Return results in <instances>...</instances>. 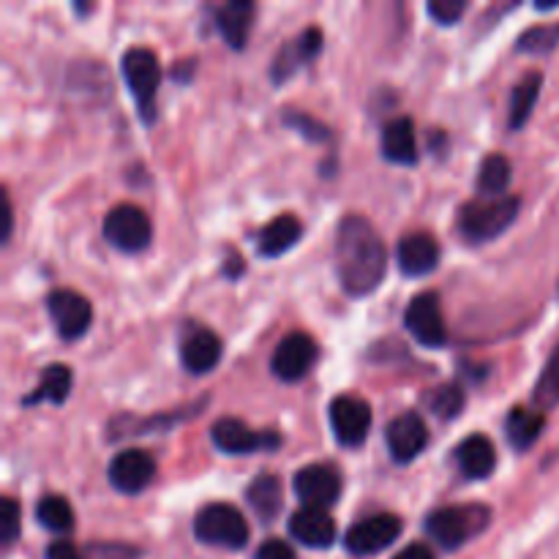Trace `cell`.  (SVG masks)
I'll return each instance as SVG.
<instances>
[{"instance_id":"1","label":"cell","mask_w":559,"mask_h":559,"mask_svg":"<svg viewBox=\"0 0 559 559\" xmlns=\"http://www.w3.org/2000/svg\"><path fill=\"white\" fill-rule=\"evenodd\" d=\"M336 260L338 282L344 293L353 298L374 293L388 271V249L380 233L364 216H344L336 229Z\"/></svg>"},{"instance_id":"2","label":"cell","mask_w":559,"mask_h":559,"mask_svg":"<svg viewBox=\"0 0 559 559\" xmlns=\"http://www.w3.org/2000/svg\"><path fill=\"white\" fill-rule=\"evenodd\" d=\"M519 207V197H475L459 207L456 227L469 243H489L516 222Z\"/></svg>"},{"instance_id":"3","label":"cell","mask_w":559,"mask_h":559,"mask_svg":"<svg viewBox=\"0 0 559 559\" xmlns=\"http://www.w3.org/2000/svg\"><path fill=\"white\" fill-rule=\"evenodd\" d=\"M489 508L484 506H462V508H440V511L426 516V533L437 546L448 551L462 549L467 540L484 533L489 527Z\"/></svg>"},{"instance_id":"4","label":"cell","mask_w":559,"mask_h":559,"mask_svg":"<svg viewBox=\"0 0 559 559\" xmlns=\"http://www.w3.org/2000/svg\"><path fill=\"white\" fill-rule=\"evenodd\" d=\"M194 535L207 546L238 551L249 544V524L235 506L211 502L194 516Z\"/></svg>"},{"instance_id":"5","label":"cell","mask_w":559,"mask_h":559,"mask_svg":"<svg viewBox=\"0 0 559 559\" xmlns=\"http://www.w3.org/2000/svg\"><path fill=\"white\" fill-rule=\"evenodd\" d=\"M102 233L109 246H115L118 251H126V254H136V251L151 246L153 224L140 205L123 202V205H115L104 216Z\"/></svg>"},{"instance_id":"6","label":"cell","mask_w":559,"mask_h":559,"mask_svg":"<svg viewBox=\"0 0 559 559\" xmlns=\"http://www.w3.org/2000/svg\"><path fill=\"white\" fill-rule=\"evenodd\" d=\"M120 74H123L126 85H129L142 118L151 120V107L153 102H156L158 82H162V66H158V58L145 47L126 49L123 58H120Z\"/></svg>"},{"instance_id":"7","label":"cell","mask_w":559,"mask_h":559,"mask_svg":"<svg viewBox=\"0 0 559 559\" xmlns=\"http://www.w3.org/2000/svg\"><path fill=\"white\" fill-rule=\"evenodd\" d=\"M213 445L229 456H246V453L276 451L282 448V435L276 431H254L238 418H218L211 426Z\"/></svg>"},{"instance_id":"8","label":"cell","mask_w":559,"mask_h":559,"mask_svg":"<svg viewBox=\"0 0 559 559\" xmlns=\"http://www.w3.org/2000/svg\"><path fill=\"white\" fill-rule=\"evenodd\" d=\"M317 358H320V347H317L314 338L309 333L295 331L284 336L278 347L273 349L271 371L282 382H300L314 369Z\"/></svg>"},{"instance_id":"9","label":"cell","mask_w":559,"mask_h":559,"mask_svg":"<svg viewBox=\"0 0 559 559\" xmlns=\"http://www.w3.org/2000/svg\"><path fill=\"white\" fill-rule=\"evenodd\" d=\"M328 418H331V429L336 440L344 448L364 445L371 429V407L360 396L353 393H342L328 407Z\"/></svg>"},{"instance_id":"10","label":"cell","mask_w":559,"mask_h":559,"mask_svg":"<svg viewBox=\"0 0 559 559\" xmlns=\"http://www.w3.org/2000/svg\"><path fill=\"white\" fill-rule=\"evenodd\" d=\"M404 328H407L409 336L418 344H424V347H445L448 328L445 320H442V306L437 293L415 295V298L409 300L407 314H404Z\"/></svg>"},{"instance_id":"11","label":"cell","mask_w":559,"mask_h":559,"mask_svg":"<svg viewBox=\"0 0 559 559\" xmlns=\"http://www.w3.org/2000/svg\"><path fill=\"white\" fill-rule=\"evenodd\" d=\"M293 489L304 508H320L328 511L342 497V475L331 464H309L300 467L293 478Z\"/></svg>"},{"instance_id":"12","label":"cell","mask_w":559,"mask_h":559,"mask_svg":"<svg viewBox=\"0 0 559 559\" xmlns=\"http://www.w3.org/2000/svg\"><path fill=\"white\" fill-rule=\"evenodd\" d=\"M399 535H402V519L393 516V513H377V516L355 524L344 538V546H347L349 555L371 557L396 544Z\"/></svg>"},{"instance_id":"13","label":"cell","mask_w":559,"mask_h":559,"mask_svg":"<svg viewBox=\"0 0 559 559\" xmlns=\"http://www.w3.org/2000/svg\"><path fill=\"white\" fill-rule=\"evenodd\" d=\"M47 311L49 320L58 328L60 338H66V342L85 336L93 322L91 300L82 298L74 289H55V293H49Z\"/></svg>"},{"instance_id":"14","label":"cell","mask_w":559,"mask_h":559,"mask_svg":"<svg viewBox=\"0 0 559 559\" xmlns=\"http://www.w3.org/2000/svg\"><path fill=\"white\" fill-rule=\"evenodd\" d=\"M385 445L393 462L409 464L429 445V426L418 413H404L393 418L385 429Z\"/></svg>"},{"instance_id":"15","label":"cell","mask_w":559,"mask_h":559,"mask_svg":"<svg viewBox=\"0 0 559 559\" xmlns=\"http://www.w3.org/2000/svg\"><path fill=\"white\" fill-rule=\"evenodd\" d=\"M153 475H156V462L151 459V453L140 451V448H126L107 467L109 484L123 495H140L142 489L151 486Z\"/></svg>"},{"instance_id":"16","label":"cell","mask_w":559,"mask_h":559,"mask_svg":"<svg viewBox=\"0 0 559 559\" xmlns=\"http://www.w3.org/2000/svg\"><path fill=\"white\" fill-rule=\"evenodd\" d=\"M180 360L191 374H207L222 360V338L207 328H189L180 338Z\"/></svg>"},{"instance_id":"17","label":"cell","mask_w":559,"mask_h":559,"mask_svg":"<svg viewBox=\"0 0 559 559\" xmlns=\"http://www.w3.org/2000/svg\"><path fill=\"white\" fill-rule=\"evenodd\" d=\"M396 260L404 276H426L440 265V243L429 233H409L399 240Z\"/></svg>"},{"instance_id":"18","label":"cell","mask_w":559,"mask_h":559,"mask_svg":"<svg viewBox=\"0 0 559 559\" xmlns=\"http://www.w3.org/2000/svg\"><path fill=\"white\" fill-rule=\"evenodd\" d=\"M289 535L309 549H328L336 540V522L320 508H300L289 516Z\"/></svg>"},{"instance_id":"19","label":"cell","mask_w":559,"mask_h":559,"mask_svg":"<svg viewBox=\"0 0 559 559\" xmlns=\"http://www.w3.org/2000/svg\"><path fill=\"white\" fill-rule=\"evenodd\" d=\"M322 52V31L320 27H306L293 44H284L282 52L273 60V82H284L295 74L304 63L314 60Z\"/></svg>"},{"instance_id":"20","label":"cell","mask_w":559,"mask_h":559,"mask_svg":"<svg viewBox=\"0 0 559 559\" xmlns=\"http://www.w3.org/2000/svg\"><path fill=\"white\" fill-rule=\"evenodd\" d=\"M453 456H456V467L469 480H486L497 467V448L486 435H469Z\"/></svg>"},{"instance_id":"21","label":"cell","mask_w":559,"mask_h":559,"mask_svg":"<svg viewBox=\"0 0 559 559\" xmlns=\"http://www.w3.org/2000/svg\"><path fill=\"white\" fill-rule=\"evenodd\" d=\"M382 156L402 167L418 164V142H415V126L409 118L388 120L382 129Z\"/></svg>"},{"instance_id":"22","label":"cell","mask_w":559,"mask_h":559,"mask_svg":"<svg viewBox=\"0 0 559 559\" xmlns=\"http://www.w3.org/2000/svg\"><path fill=\"white\" fill-rule=\"evenodd\" d=\"M300 235H304L300 218L293 216V213H282V216H276L271 224L262 227L257 249H260V254L267 257V260H276V257H282L284 251H289L298 243Z\"/></svg>"},{"instance_id":"23","label":"cell","mask_w":559,"mask_h":559,"mask_svg":"<svg viewBox=\"0 0 559 559\" xmlns=\"http://www.w3.org/2000/svg\"><path fill=\"white\" fill-rule=\"evenodd\" d=\"M251 25H254V3H249V0H233L216 11L218 33L233 49L246 47Z\"/></svg>"},{"instance_id":"24","label":"cell","mask_w":559,"mask_h":559,"mask_svg":"<svg viewBox=\"0 0 559 559\" xmlns=\"http://www.w3.org/2000/svg\"><path fill=\"white\" fill-rule=\"evenodd\" d=\"M246 502L260 522L271 524L282 513V480L271 473L257 475L246 489Z\"/></svg>"},{"instance_id":"25","label":"cell","mask_w":559,"mask_h":559,"mask_svg":"<svg viewBox=\"0 0 559 559\" xmlns=\"http://www.w3.org/2000/svg\"><path fill=\"white\" fill-rule=\"evenodd\" d=\"M71 382H74V374H71L69 366L52 364L41 371V380L38 385L22 399L25 407H33V404H63L71 393Z\"/></svg>"},{"instance_id":"26","label":"cell","mask_w":559,"mask_h":559,"mask_svg":"<svg viewBox=\"0 0 559 559\" xmlns=\"http://www.w3.org/2000/svg\"><path fill=\"white\" fill-rule=\"evenodd\" d=\"M546 418L540 413H530V409H511V415L506 418V435L516 451H530V448L538 442L540 431H544Z\"/></svg>"},{"instance_id":"27","label":"cell","mask_w":559,"mask_h":559,"mask_svg":"<svg viewBox=\"0 0 559 559\" xmlns=\"http://www.w3.org/2000/svg\"><path fill=\"white\" fill-rule=\"evenodd\" d=\"M540 85H544V76L538 71H530L516 82L511 93V129H522L527 123L540 96Z\"/></svg>"},{"instance_id":"28","label":"cell","mask_w":559,"mask_h":559,"mask_svg":"<svg viewBox=\"0 0 559 559\" xmlns=\"http://www.w3.org/2000/svg\"><path fill=\"white\" fill-rule=\"evenodd\" d=\"M36 519L44 530L49 533H58V535H69L74 530V508L66 497L60 495H47L38 500L36 506Z\"/></svg>"},{"instance_id":"29","label":"cell","mask_w":559,"mask_h":559,"mask_svg":"<svg viewBox=\"0 0 559 559\" xmlns=\"http://www.w3.org/2000/svg\"><path fill=\"white\" fill-rule=\"evenodd\" d=\"M511 183V162L502 153H491L484 158L478 169V189L486 197H502V191Z\"/></svg>"},{"instance_id":"30","label":"cell","mask_w":559,"mask_h":559,"mask_svg":"<svg viewBox=\"0 0 559 559\" xmlns=\"http://www.w3.org/2000/svg\"><path fill=\"white\" fill-rule=\"evenodd\" d=\"M426 407L442 420L459 418L464 409V391L459 385H453V382L435 388V391L426 393Z\"/></svg>"},{"instance_id":"31","label":"cell","mask_w":559,"mask_h":559,"mask_svg":"<svg viewBox=\"0 0 559 559\" xmlns=\"http://www.w3.org/2000/svg\"><path fill=\"white\" fill-rule=\"evenodd\" d=\"M533 399H535V404L544 409L557 407L559 404V344H557L555 353H551L549 364L544 366V374H540L538 385H535Z\"/></svg>"},{"instance_id":"32","label":"cell","mask_w":559,"mask_h":559,"mask_svg":"<svg viewBox=\"0 0 559 559\" xmlns=\"http://www.w3.org/2000/svg\"><path fill=\"white\" fill-rule=\"evenodd\" d=\"M559 41V27H535V31L524 33L519 38V49L522 52H535V55H544L549 49H555V44Z\"/></svg>"},{"instance_id":"33","label":"cell","mask_w":559,"mask_h":559,"mask_svg":"<svg viewBox=\"0 0 559 559\" xmlns=\"http://www.w3.org/2000/svg\"><path fill=\"white\" fill-rule=\"evenodd\" d=\"M0 522H3L0 524V544L9 549L20 538V508L11 497H3V502H0Z\"/></svg>"},{"instance_id":"34","label":"cell","mask_w":559,"mask_h":559,"mask_svg":"<svg viewBox=\"0 0 559 559\" xmlns=\"http://www.w3.org/2000/svg\"><path fill=\"white\" fill-rule=\"evenodd\" d=\"M284 123L293 126L295 131H300V134H304L306 140H311V142H322V140H328V136H331V129H328V126L317 123L314 118H309V115H304V112H287Z\"/></svg>"},{"instance_id":"35","label":"cell","mask_w":559,"mask_h":559,"mask_svg":"<svg viewBox=\"0 0 559 559\" xmlns=\"http://www.w3.org/2000/svg\"><path fill=\"white\" fill-rule=\"evenodd\" d=\"M426 11H429L431 20L440 22V25H453V22L462 20V14L467 11V3H464V0H431V3L426 5Z\"/></svg>"},{"instance_id":"36","label":"cell","mask_w":559,"mask_h":559,"mask_svg":"<svg viewBox=\"0 0 559 559\" xmlns=\"http://www.w3.org/2000/svg\"><path fill=\"white\" fill-rule=\"evenodd\" d=\"M140 551L129 544H91L85 549V559H136Z\"/></svg>"},{"instance_id":"37","label":"cell","mask_w":559,"mask_h":559,"mask_svg":"<svg viewBox=\"0 0 559 559\" xmlns=\"http://www.w3.org/2000/svg\"><path fill=\"white\" fill-rule=\"evenodd\" d=\"M257 559H295V551L287 540L271 538L257 549Z\"/></svg>"},{"instance_id":"38","label":"cell","mask_w":559,"mask_h":559,"mask_svg":"<svg viewBox=\"0 0 559 559\" xmlns=\"http://www.w3.org/2000/svg\"><path fill=\"white\" fill-rule=\"evenodd\" d=\"M47 559H85V555H80L76 546L69 544V540H55V544L47 546Z\"/></svg>"},{"instance_id":"39","label":"cell","mask_w":559,"mask_h":559,"mask_svg":"<svg viewBox=\"0 0 559 559\" xmlns=\"http://www.w3.org/2000/svg\"><path fill=\"white\" fill-rule=\"evenodd\" d=\"M393 559H435V551H431L429 546H424V544H409L407 549L399 551V555Z\"/></svg>"},{"instance_id":"40","label":"cell","mask_w":559,"mask_h":559,"mask_svg":"<svg viewBox=\"0 0 559 559\" xmlns=\"http://www.w3.org/2000/svg\"><path fill=\"white\" fill-rule=\"evenodd\" d=\"M11 235V202L9 197L3 194V240H9Z\"/></svg>"}]
</instances>
